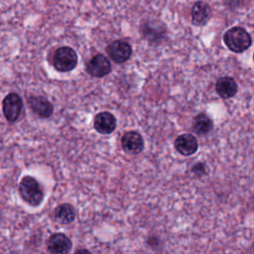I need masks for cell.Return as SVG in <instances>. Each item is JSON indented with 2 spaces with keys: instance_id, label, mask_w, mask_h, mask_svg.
<instances>
[{
  "instance_id": "6da1fadb",
  "label": "cell",
  "mask_w": 254,
  "mask_h": 254,
  "mask_svg": "<svg viewBox=\"0 0 254 254\" xmlns=\"http://www.w3.org/2000/svg\"><path fill=\"white\" fill-rule=\"evenodd\" d=\"M19 193L22 199L31 206H38L44 198L42 185L33 177L25 176L19 184Z\"/></svg>"
},
{
  "instance_id": "7a4b0ae2",
  "label": "cell",
  "mask_w": 254,
  "mask_h": 254,
  "mask_svg": "<svg viewBox=\"0 0 254 254\" xmlns=\"http://www.w3.org/2000/svg\"><path fill=\"white\" fill-rule=\"evenodd\" d=\"M223 41L226 47L234 53H242L252 44L251 36L241 27H233L226 31L223 36Z\"/></svg>"
},
{
  "instance_id": "3957f363",
  "label": "cell",
  "mask_w": 254,
  "mask_h": 254,
  "mask_svg": "<svg viewBox=\"0 0 254 254\" xmlns=\"http://www.w3.org/2000/svg\"><path fill=\"white\" fill-rule=\"evenodd\" d=\"M139 30L142 38L151 45H160L167 37V28L159 20H144L141 22Z\"/></svg>"
},
{
  "instance_id": "277c9868",
  "label": "cell",
  "mask_w": 254,
  "mask_h": 254,
  "mask_svg": "<svg viewBox=\"0 0 254 254\" xmlns=\"http://www.w3.org/2000/svg\"><path fill=\"white\" fill-rule=\"evenodd\" d=\"M53 64L58 71H70L77 64V55L70 47H61L54 53Z\"/></svg>"
},
{
  "instance_id": "5b68a950",
  "label": "cell",
  "mask_w": 254,
  "mask_h": 254,
  "mask_svg": "<svg viewBox=\"0 0 254 254\" xmlns=\"http://www.w3.org/2000/svg\"><path fill=\"white\" fill-rule=\"evenodd\" d=\"M22 108H23V101L19 94L15 92H11L4 97L2 109H3V114L7 121L15 122L19 118Z\"/></svg>"
},
{
  "instance_id": "8992f818",
  "label": "cell",
  "mask_w": 254,
  "mask_h": 254,
  "mask_svg": "<svg viewBox=\"0 0 254 254\" xmlns=\"http://www.w3.org/2000/svg\"><path fill=\"white\" fill-rule=\"evenodd\" d=\"M106 51L109 58L117 64L125 63L132 55V48L130 44L123 40H115L111 42Z\"/></svg>"
},
{
  "instance_id": "52a82bcc",
  "label": "cell",
  "mask_w": 254,
  "mask_h": 254,
  "mask_svg": "<svg viewBox=\"0 0 254 254\" xmlns=\"http://www.w3.org/2000/svg\"><path fill=\"white\" fill-rule=\"evenodd\" d=\"M86 70L94 77H102L111 71V64L105 56L98 54L87 63Z\"/></svg>"
},
{
  "instance_id": "ba28073f",
  "label": "cell",
  "mask_w": 254,
  "mask_h": 254,
  "mask_svg": "<svg viewBox=\"0 0 254 254\" xmlns=\"http://www.w3.org/2000/svg\"><path fill=\"white\" fill-rule=\"evenodd\" d=\"M71 241L64 233H54L47 241V248L54 254H64L71 250Z\"/></svg>"
},
{
  "instance_id": "9c48e42d",
  "label": "cell",
  "mask_w": 254,
  "mask_h": 254,
  "mask_svg": "<svg viewBox=\"0 0 254 254\" xmlns=\"http://www.w3.org/2000/svg\"><path fill=\"white\" fill-rule=\"evenodd\" d=\"M93 126L94 129L100 134H110L116 128V118L112 113L108 111L99 112L94 117Z\"/></svg>"
},
{
  "instance_id": "30bf717a",
  "label": "cell",
  "mask_w": 254,
  "mask_h": 254,
  "mask_svg": "<svg viewBox=\"0 0 254 254\" xmlns=\"http://www.w3.org/2000/svg\"><path fill=\"white\" fill-rule=\"evenodd\" d=\"M121 145L125 152L136 155L143 151L144 140L140 133L136 131H128L123 135L121 139Z\"/></svg>"
},
{
  "instance_id": "8fae6325",
  "label": "cell",
  "mask_w": 254,
  "mask_h": 254,
  "mask_svg": "<svg viewBox=\"0 0 254 254\" xmlns=\"http://www.w3.org/2000/svg\"><path fill=\"white\" fill-rule=\"evenodd\" d=\"M197 147V140L191 134H182L175 140V148L183 156L193 155L196 152Z\"/></svg>"
},
{
  "instance_id": "7c38bea8",
  "label": "cell",
  "mask_w": 254,
  "mask_h": 254,
  "mask_svg": "<svg viewBox=\"0 0 254 254\" xmlns=\"http://www.w3.org/2000/svg\"><path fill=\"white\" fill-rule=\"evenodd\" d=\"M190 16L193 25L203 26L208 22L211 16V8L203 1H196L191 7Z\"/></svg>"
},
{
  "instance_id": "4fadbf2b",
  "label": "cell",
  "mask_w": 254,
  "mask_h": 254,
  "mask_svg": "<svg viewBox=\"0 0 254 254\" xmlns=\"http://www.w3.org/2000/svg\"><path fill=\"white\" fill-rule=\"evenodd\" d=\"M28 103L33 112L41 118H48L53 114L54 107L52 103L43 96H30Z\"/></svg>"
},
{
  "instance_id": "5bb4252c",
  "label": "cell",
  "mask_w": 254,
  "mask_h": 254,
  "mask_svg": "<svg viewBox=\"0 0 254 254\" xmlns=\"http://www.w3.org/2000/svg\"><path fill=\"white\" fill-rule=\"evenodd\" d=\"M215 90L221 98H230L237 92V83L230 76H222L217 79L215 83Z\"/></svg>"
},
{
  "instance_id": "9a60e30c",
  "label": "cell",
  "mask_w": 254,
  "mask_h": 254,
  "mask_svg": "<svg viewBox=\"0 0 254 254\" xmlns=\"http://www.w3.org/2000/svg\"><path fill=\"white\" fill-rule=\"evenodd\" d=\"M213 122L211 118L205 113L197 114L192 122V129L198 135H205L211 131Z\"/></svg>"
},
{
  "instance_id": "2e32d148",
  "label": "cell",
  "mask_w": 254,
  "mask_h": 254,
  "mask_svg": "<svg viewBox=\"0 0 254 254\" xmlns=\"http://www.w3.org/2000/svg\"><path fill=\"white\" fill-rule=\"evenodd\" d=\"M75 209L69 203H64L59 205L55 210V217L56 219L63 223L68 224L75 219Z\"/></svg>"
},
{
  "instance_id": "e0dca14e",
  "label": "cell",
  "mask_w": 254,
  "mask_h": 254,
  "mask_svg": "<svg viewBox=\"0 0 254 254\" xmlns=\"http://www.w3.org/2000/svg\"><path fill=\"white\" fill-rule=\"evenodd\" d=\"M192 172L195 174V175H202L204 174L205 172V166L201 163H198V164H195L193 167H192Z\"/></svg>"
},
{
  "instance_id": "ac0fdd59",
  "label": "cell",
  "mask_w": 254,
  "mask_h": 254,
  "mask_svg": "<svg viewBox=\"0 0 254 254\" xmlns=\"http://www.w3.org/2000/svg\"><path fill=\"white\" fill-rule=\"evenodd\" d=\"M253 60H254V54H253Z\"/></svg>"
}]
</instances>
